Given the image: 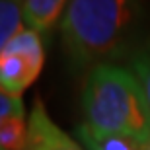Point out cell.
<instances>
[{
    "mask_svg": "<svg viewBox=\"0 0 150 150\" xmlns=\"http://www.w3.org/2000/svg\"><path fill=\"white\" fill-rule=\"evenodd\" d=\"M22 100V98H12V96L4 94V92H0V127H2V121H4V117L16 107V103ZM2 150V148H0Z\"/></svg>",
    "mask_w": 150,
    "mask_h": 150,
    "instance_id": "9",
    "label": "cell"
},
{
    "mask_svg": "<svg viewBox=\"0 0 150 150\" xmlns=\"http://www.w3.org/2000/svg\"><path fill=\"white\" fill-rule=\"evenodd\" d=\"M84 121L107 133L129 134L150 144V105L129 68L100 64L88 70L80 94Z\"/></svg>",
    "mask_w": 150,
    "mask_h": 150,
    "instance_id": "2",
    "label": "cell"
},
{
    "mask_svg": "<svg viewBox=\"0 0 150 150\" xmlns=\"http://www.w3.org/2000/svg\"><path fill=\"white\" fill-rule=\"evenodd\" d=\"M23 150H84V148L51 119L43 101L35 98L28 117V140H25Z\"/></svg>",
    "mask_w": 150,
    "mask_h": 150,
    "instance_id": "4",
    "label": "cell"
},
{
    "mask_svg": "<svg viewBox=\"0 0 150 150\" xmlns=\"http://www.w3.org/2000/svg\"><path fill=\"white\" fill-rule=\"evenodd\" d=\"M23 28L22 0H0V51Z\"/></svg>",
    "mask_w": 150,
    "mask_h": 150,
    "instance_id": "7",
    "label": "cell"
},
{
    "mask_svg": "<svg viewBox=\"0 0 150 150\" xmlns=\"http://www.w3.org/2000/svg\"><path fill=\"white\" fill-rule=\"evenodd\" d=\"M129 70L134 74V78L142 86V92H144L146 101L150 105V41L137 47L131 53V57H129Z\"/></svg>",
    "mask_w": 150,
    "mask_h": 150,
    "instance_id": "8",
    "label": "cell"
},
{
    "mask_svg": "<svg viewBox=\"0 0 150 150\" xmlns=\"http://www.w3.org/2000/svg\"><path fill=\"white\" fill-rule=\"evenodd\" d=\"M70 0H22V14L25 28L39 35L49 33L59 20H62Z\"/></svg>",
    "mask_w": 150,
    "mask_h": 150,
    "instance_id": "6",
    "label": "cell"
},
{
    "mask_svg": "<svg viewBox=\"0 0 150 150\" xmlns=\"http://www.w3.org/2000/svg\"><path fill=\"white\" fill-rule=\"evenodd\" d=\"M139 20L140 0H70L61 20V35L72 64H115L133 49Z\"/></svg>",
    "mask_w": 150,
    "mask_h": 150,
    "instance_id": "1",
    "label": "cell"
},
{
    "mask_svg": "<svg viewBox=\"0 0 150 150\" xmlns=\"http://www.w3.org/2000/svg\"><path fill=\"white\" fill-rule=\"evenodd\" d=\"M74 137L86 146V150H146L148 146L134 137L100 131L86 121L74 125Z\"/></svg>",
    "mask_w": 150,
    "mask_h": 150,
    "instance_id": "5",
    "label": "cell"
},
{
    "mask_svg": "<svg viewBox=\"0 0 150 150\" xmlns=\"http://www.w3.org/2000/svg\"><path fill=\"white\" fill-rule=\"evenodd\" d=\"M45 67V47L37 31L23 28L0 51V92L22 98Z\"/></svg>",
    "mask_w": 150,
    "mask_h": 150,
    "instance_id": "3",
    "label": "cell"
},
{
    "mask_svg": "<svg viewBox=\"0 0 150 150\" xmlns=\"http://www.w3.org/2000/svg\"><path fill=\"white\" fill-rule=\"evenodd\" d=\"M146 150H150V144H148V146H146Z\"/></svg>",
    "mask_w": 150,
    "mask_h": 150,
    "instance_id": "10",
    "label": "cell"
}]
</instances>
